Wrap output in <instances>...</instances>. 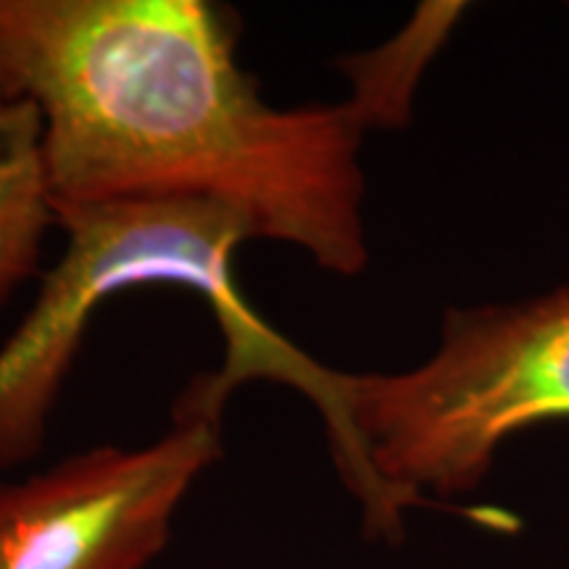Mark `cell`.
I'll return each mask as SVG.
<instances>
[{
	"mask_svg": "<svg viewBox=\"0 0 569 569\" xmlns=\"http://www.w3.org/2000/svg\"><path fill=\"white\" fill-rule=\"evenodd\" d=\"M67 232L59 264L46 272L38 296L0 346V467L38 457L48 419L74 367L84 332L109 298L134 288H180L206 298L224 340L222 367L180 396L174 417L222 425L234 390L269 380L315 403L327 443H348L343 369L282 338L251 309L234 280V253L251 243L238 211L206 201L146 198L92 203L56 213Z\"/></svg>",
	"mask_w": 569,
	"mask_h": 569,
	"instance_id": "7a4b0ae2",
	"label": "cell"
},
{
	"mask_svg": "<svg viewBox=\"0 0 569 569\" xmlns=\"http://www.w3.org/2000/svg\"><path fill=\"white\" fill-rule=\"evenodd\" d=\"M219 457L222 425L174 417L148 446H96L0 482V569H146Z\"/></svg>",
	"mask_w": 569,
	"mask_h": 569,
	"instance_id": "277c9868",
	"label": "cell"
},
{
	"mask_svg": "<svg viewBox=\"0 0 569 569\" xmlns=\"http://www.w3.org/2000/svg\"><path fill=\"white\" fill-rule=\"evenodd\" d=\"M56 213L32 103L0 92V303L34 277Z\"/></svg>",
	"mask_w": 569,
	"mask_h": 569,
	"instance_id": "5b68a950",
	"label": "cell"
},
{
	"mask_svg": "<svg viewBox=\"0 0 569 569\" xmlns=\"http://www.w3.org/2000/svg\"><path fill=\"white\" fill-rule=\"evenodd\" d=\"M346 403L367 467L407 509L475 488L509 438L569 419V284L451 306L436 351L398 372H346Z\"/></svg>",
	"mask_w": 569,
	"mask_h": 569,
	"instance_id": "3957f363",
	"label": "cell"
},
{
	"mask_svg": "<svg viewBox=\"0 0 569 569\" xmlns=\"http://www.w3.org/2000/svg\"><path fill=\"white\" fill-rule=\"evenodd\" d=\"M465 11L467 3H422L380 48L343 56L338 61L348 80L343 103L365 132L369 127L396 130L409 124L419 82Z\"/></svg>",
	"mask_w": 569,
	"mask_h": 569,
	"instance_id": "8992f818",
	"label": "cell"
},
{
	"mask_svg": "<svg viewBox=\"0 0 569 569\" xmlns=\"http://www.w3.org/2000/svg\"><path fill=\"white\" fill-rule=\"evenodd\" d=\"M211 0H0V92L32 103L53 213L177 198L253 240L361 274L365 127L346 103L277 109Z\"/></svg>",
	"mask_w": 569,
	"mask_h": 569,
	"instance_id": "6da1fadb",
	"label": "cell"
}]
</instances>
